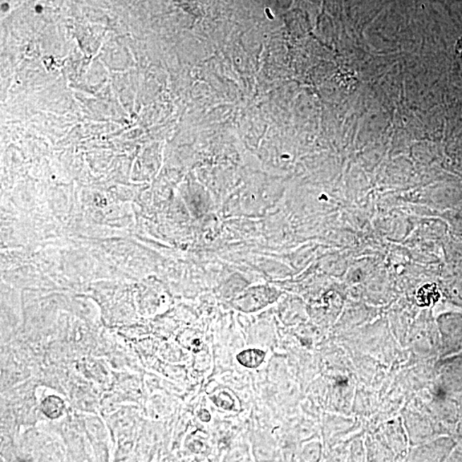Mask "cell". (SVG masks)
Here are the masks:
<instances>
[{
    "mask_svg": "<svg viewBox=\"0 0 462 462\" xmlns=\"http://www.w3.org/2000/svg\"><path fill=\"white\" fill-rule=\"evenodd\" d=\"M250 352L252 357H249L246 352H243L242 354L239 355V360L247 367H254L259 366L264 359V353L256 350H250Z\"/></svg>",
    "mask_w": 462,
    "mask_h": 462,
    "instance_id": "cell-1",
    "label": "cell"
}]
</instances>
